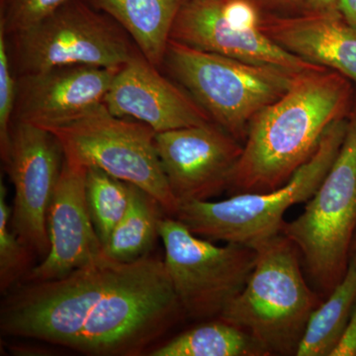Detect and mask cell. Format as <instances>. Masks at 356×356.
Wrapping results in <instances>:
<instances>
[{"label":"cell","mask_w":356,"mask_h":356,"mask_svg":"<svg viewBox=\"0 0 356 356\" xmlns=\"http://www.w3.org/2000/svg\"><path fill=\"white\" fill-rule=\"evenodd\" d=\"M17 76L11 62L8 42L0 29V154L2 161L7 158L14 124Z\"/></svg>","instance_id":"cell-23"},{"label":"cell","mask_w":356,"mask_h":356,"mask_svg":"<svg viewBox=\"0 0 356 356\" xmlns=\"http://www.w3.org/2000/svg\"><path fill=\"white\" fill-rule=\"evenodd\" d=\"M348 117L332 124L318 149L282 186L261 193H238L221 201L179 204L175 218L194 235L210 241L255 245L281 233L285 213L307 202L322 184L339 153Z\"/></svg>","instance_id":"cell-4"},{"label":"cell","mask_w":356,"mask_h":356,"mask_svg":"<svg viewBox=\"0 0 356 356\" xmlns=\"http://www.w3.org/2000/svg\"><path fill=\"white\" fill-rule=\"evenodd\" d=\"M7 189L0 180V291L6 294L25 280L33 268L34 252L16 235L11 227V207Z\"/></svg>","instance_id":"cell-22"},{"label":"cell","mask_w":356,"mask_h":356,"mask_svg":"<svg viewBox=\"0 0 356 356\" xmlns=\"http://www.w3.org/2000/svg\"><path fill=\"white\" fill-rule=\"evenodd\" d=\"M6 38L16 76L67 65L120 67L139 51L121 26L84 0H70Z\"/></svg>","instance_id":"cell-8"},{"label":"cell","mask_w":356,"mask_h":356,"mask_svg":"<svg viewBox=\"0 0 356 356\" xmlns=\"http://www.w3.org/2000/svg\"><path fill=\"white\" fill-rule=\"evenodd\" d=\"M123 28L138 50L161 70L173 25L186 0H84Z\"/></svg>","instance_id":"cell-17"},{"label":"cell","mask_w":356,"mask_h":356,"mask_svg":"<svg viewBox=\"0 0 356 356\" xmlns=\"http://www.w3.org/2000/svg\"><path fill=\"white\" fill-rule=\"evenodd\" d=\"M86 165L64 158L47 218L50 250L22 282L64 277L102 254L86 201Z\"/></svg>","instance_id":"cell-13"},{"label":"cell","mask_w":356,"mask_h":356,"mask_svg":"<svg viewBox=\"0 0 356 356\" xmlns=\"http://www.w3.org/2000/svg\"><path fill=\"white\" fill-rule=\"evenodd\" d=\"M355 102L350 79L320 67L297 74L286 92L255 115L229 191L261 193L286 184L310 159L327 128Z\"/></svg>","instance_id":"cell-2"},{"label":"cell","mask_w":356,"mask_h":356,"mask_svg":"<svg viewBox=\"0 0 356 356\" xmlns=\"http://www.w3.org/2000/svg\"><path fill=\"white\" fill-rule=\"evenodd\" d=\"M132 189L133 184L112 177L96 166H88L86 201L103 247L125 215L132 197Z\"/></svg>","instance_id":"cell-21"},{"label":"cell","mask_w":356,"mask_h":356,"mask_svg":"<svg viewBox=\"0 0 356 356\" xmlns=\"http://www.w3.org/2000/svg\"><path fill=\"white\" fill-rule=\"evenodd\" d=\"M254 270L220 318L254 337L268 355H296L322 303L306 280L298 248L282 233L257 243Z\"/></svg>","instance_id":"cell-3"},{"label":"cell","mask_w":356,"mask_h":356,"mask_svg":"<svg viewBox=\"0 0 356 356\" xmlns=\"http://www.w3.org/2000/svg\"><path fill=\"white\" fill-rule=\"evenodd\" d=\"M161 168L178 204L210 201L231 185L240 140L214 122L156 133Z\"/></svg>","instance_id":"cell-11"},{"label":"cell","mask_w":356,"mask_h":356,"mask_svg":"<svg viewBox=\"0 0 356 356\" xmlns=\"http://www.w3.org/2000/svg\"><path fill=\"white\" fill-rule=\"evenodd\" d=\"M43 129L58 140L65 159L140 187L161 203L168 216L177 215L179 204L161 168L156 132L147 124L116 116L102 103L67 123Z\"/></svg>","instance_id":"cell-7"},{"label":"cell","mask_w":356,"mask_h":356,"mask_svg":"<svg viewBox=\"0 0 356 356\" xmlns=\"http://www.w3.org/2000/svg\"><path fill=\"white\" fill-rule=\"evenodd\" d=\"M332 356H356V305L343 339Z\"/></svg>","instance_id":"cell-25"},{"label":"cell","mask_w":356,"mask_h":356,"mask_svg":"<svg viewBox=\"0 0 356 356\" xmlns=\"http://www.w3.org/2000/svg\"><path fill=\"white\" fill-rule=\"evenodd\" d=\"M186 317L163 259L100 255L58 280L4 294L0 329L91 356H139Z\"/></svg>","instance_id":"cell-1"},{"label":"cell","mask_w":356,"mask_h":356,"mask_svg":"<svg viewBox=\"0 0 356 356\" xmlns=\"http://www.w3.org/2000/svg\"><path fill=\"white\" fill-rule=\"evenodd\" d=\"M170 39L192 48L243 62L301 74L320 69L276 44L262 31H242L222 17L218 0H186L173 25Z\"/></svg>","instance_id":"cell-15"},{"label":"cell","mask_w":356,"mask_h":356,"mask_svg":"<svg viewBox=\"0 0 356 356\" xmlns=\"http://www.w3.org/2000/svg\"><path fill=\"white\" fill-rule=\"evenodd\" d=\"M120 67L67 65L16 76L13 122L44 128L77 118L103 103Z\"/></svg>","instance_id":"cell-14"},{"label":"cell","mask_w":356,"mask_h":356,"mask_svg":"<svg viewBox=\"0 0 356 356\" xmlns=\"http://www.w3.org/2000/svg\"><path fill=\"white\" fill-rule=\"evenodd\" d=\"M2 163L14 186L11 227L21 242L44 259L50 250L47 218L62 172V147L49 131L14 122Z\"/></svg>","instance_id":"cell-10"},{"label":"cell","mask_w":356,"mask_h":356,"mask_svg":"<svg viewBox=\"0 0 356 356\" xmlns=\"http://www.w3.org/2000/svg\"><path fill=\"white\" fill-rule=\"evenodd\" d=\"M281 233L298 248L311 284L327 297L343 280L356 234V98L339 153L303 213Z\"/></svg>","instance_id":"cell-6"},{"label":"cell","mask_w":356,"mask_h":356,"mask_svg":"<svg viewBox=\"0 0 356 356\" xmlns=\"http://www.w3.org/2000/svg\"><path fill=\"white\" fill-rule=\"evenodd\" d=\"M339 0H303L306 13H322L334 10Z\"/></svg>","instance_id":"cell-27"},{"label":"cell","mask_w":356,"mask_h":356,"mask_svg":"<svg viewBox=\"0 0 356 356\" xmlns=\"http://www.w3.org/2000/svg\"><path fill=\"white\" fill-rule=\"evenodd\" d=\"M165 216L153 195L133 184L130 205L103 247L102 254L118 262L139 261L151 254L161 238L159 228Z\"/></svg>","instance_id":"cell-18"},{"label":"cell","mask_w":356,"mask_h":356,"mask_svg":"<svg viewBox=\"0 0 356 356\" xmlns=\"http://www.w3.org/2000/svg\"><path fill=\"white\" fill-rule=\"evenodd\" d=\"M350 257H355V259H356V234L355 240H353V247H351Z\"/></svg>","instance_id":"cell-29"},{"label":"cell","mask_w":356,"mask_h":356,"mask_svg":"<svg viewBox=\"0 0 356 356\" xmlns=\"http://www.w3.org/2000/svg\"><path fill=\"white\" fill-rule=\"evenodd\" d=\"M147 355L269 356L250 334L220 318L181 332Z\"/></svg>","instance_id":"cell-20"},{"label":"cell","mask_w":356,"mask_h":356,"mask_svg":"<svg viewBox=\"0 0 356 356\" xmlns=\"http://www.w3.org/2000/svg\"><path fill=\"white\" fill-rule=\"evenodd\" d=\"M259 7L269 9H284L303 6V0H254Z\"/></svg>","instance_id":"cell-28"},{"label":"cell","mask_w":356,"mask_h":356,"mask_svg":"<svg viewBox=\"0 0 356 356\" xmlns=\"http://www.w3.org/2000/svg\"><path fill=\"white\" fill-rule=\"evenodd\" d=\"M336 9L348 24L356 28V0H339Z\"/></svg>","instance_id":"cell-26"},{"label":"cell","mask_w":356,"mask_h":356,"mask_svg":"<svg viewBox=\"0 0 356 356\" xmlns=\"http://www.w3.org/2000/svg\"><path fill=\"white\" fill-rule=\"evenodd\" d=\"M159 235L166 270L186 317L219 318L247 284L257 259L255 248L236 243L215 245L170 216L161 221Z\"/></svg>","instance_id":"cell-9"},{"label":"cell","mask_w":356,"mask_h":356,"mask_svg":"<svg viewBox=\"0 0 356 356\" xmlns=\"http://www.w3.org/2000/svg\"><path fill=\"white\" fill-rule=\"evenodd\" d=\"M356 305V259L343 280L312 313L297 356H332L343 339Z\"/></svg>","instance_id":"cell-19"},{"label":"cell","mask_w":356,"mask_h":356,"mask_svg":"<svg viewBox=\"0 0 356 356\" xmlns=\"http://www.w3.org/2000/svg\"><path fill=\"white\" fill-rule=\"evenodd\" d=\"M235 139L262 109L284 95L298 74L192 48L170 39L161 70Z\"/></svg>","instance_id":"cell-5"},{"label":"cell","mask_w":356,"mask_h":356,"mask_svg":"<svg viewBox=\"0 0 356 356\" xmlns=\"http://www.w3.org/2000/svg\"><path fill=\"white\" fill-rule=\"evenodd\" d=\"M70 0H4L0 29L7 37L29 29L56 13Z\"/></svg>","instance_id":"cell-24"},{"label":"cell","mask_w":356,"mask_h":356,"mask_svg":"<svg viewBox=\"0 0 356 356\" xmlns=\"http://www.w3.org/2000/svg\"><path fill=\"white\" fill-rule=\"evenodd\" d=\"M103 104L112 114L142 122L156 133L213 122L184 88L140 51L117 70Z\"/></svg>","instance_id":"cell-12"},{"label":"cell","mask_w":356,"mask_h":356,"mask_svg":"<svg viewBox=\"0 0 356 356\" xmlns=\"http://www.w3.org/2000/svg\"><path fill=\"white\" fill-rule=\"evenodd\" d=\"M261 29L293 55L356 83V28L337 9L295 17L262 15Z\"/></svg>","instance_id":"cell-16"}]
</instances>
